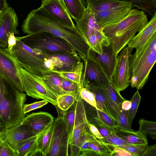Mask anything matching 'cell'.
Listing matches in <instances>:
<instances>
[{"instance_id":"obj_1","label":"cell","mask_w":156,"mask_h":156,"mask_svg":"<svg viewBox=\"0 0 156 156\" xmlns=\"http://www.w3.org/2000/svg\"><path fill=\"white\" fill-rule=\"evenodd\" d=\"M21 27L22 31L27 34L45 32L63 38L81 60L87 57L90 47L77 27L72 28L62 25L41 7L30 12Z\"/></svg>"},{"instance_id":"obj_2","label":"cell","mask_w":156,"mask_h":156,"mask_svg":"<svg viewBox=\"0 0 156 156\" xmlns=\"http://www.w3.org/2000/svg\"><path fill=\"white\" fill-rule=\"evenodd\" d=\"M148 22L144 11L132 9L121 21L102 29L116 55Z\"/></svg>"},{"instance_id":"obj_3","label":"cell","mask_w":156,"mask_h":156,"mask_svg":"<svg viewBox=\"0 0 156 156\" xmlns=\"http://www.w3.org/2000/svg\"><path fill=\"white\" fill-rule=\"evenodd\" d=\"M26 95L0 77V124L3 128L20 123L25 117L23 109Z\"/></svg>"},{"instance_id":"obj_4","label":"cell","mask_w":156,"mask_h":156,"mask_svg":"<svg viewBox=\"0 0 156 156\" xmlns=\"http://www.w3.org/2000/svg\"><path fill=\"white\" fill-rule=\"evenodd\" d=\"M156 61V34L141 49L132 55L130 84L133 88L141 90L149 78Z\"/></svg>"},{"instance_id":"obj_5","label":"cell","mask_w":156,"mask_h":156,"mask_svg":"<svg viewBox=\"0 0 156 156\" xmlns=\"http://www.w3.org/2000/svg\"><path fill=\"white\" fill-rule=\"evenodd\" d=\"M16 37L30 48L48 55L76 52L66 40L48 32H41Z\"/></svg>"},{"instance_id":"obj_6","label":"cell","mask_w":156,"mask_h":156,"mask_svg":"<svg viewBox=\"0 0 156 156\" xmlns=\"http://www.w3.org/2000/svg\"><path fill=\"white\" fill-rule=\"evenodd\" d=\"M76 24L90 48L94 51L101 54L103 47L110 44L108 38L97 22L94 13L88 6L82 18Z\"/></svg>"},{"instance_id":"obj_7","label":"cell","mask_w":156,"mask_h":156,"mask_svg":"<svg viewBox=\"0 0 156 156\" xmlns=\"http://www.w3.org/2000/svg\"><path fill=\"white\" fill-rule=\"evenodd\" d=\"M16 37V44L13 47L11 51L20 67L40 76L48 72L45 62L49 55L30 48Z\"/></svg>"},{"instance_id":"obj_8","label":"cell","mask_w":156,"mask_h":156,"mask_svg":"<svg viewBox=\"0 0 156 156\" xmlns=\"http://www.w3.org/2000/svg\"><path fill=\"white\" fill-rule=\"evenodd\" d=\"M20 73L26 94L37 99L45 100L55 106L58 97L48 88L41 76L32 73L21 67Z\"/></svg>"},{"instance_id":"obj_9","label":"cell","mask_w":156,"mask_h":156,"mask_svg":"<svg viewBox=\"0 0 156 156\" xmlns=\"http://www.w3.org/2000/svg\"><path fill=\"white\" fill-rule=\"evenodd\" d=\"M21 67L11 51L0 47V77L19 91L23 92Z\"/></svg>"},{"instance_id":"obj_10","label":"cell","mask_w":156,"mask_h":156,"mask_svg":"<svg viewBox=\"0 0 156 156\" xmlns=\"http://www.w3.org/2000/svg\"><path fill=\"white\" fill-rule=\"evenodd\" d=\"M133 49L125 47L117 55L116 65L110 81L120 92L129 85L131 78V62Z\"/></svg>"},{"instance_id":"obj_11","label":"cell","mask_w":156,"mask_h":156,"mask_svg":"<svg viewBox=\"0 0 156 156\" xmlns=\"http://www.w3.org/2000/svg\"><path fill=\"white\" fill-rule=\"evenodd\" d=\"M88 123L83 101L80 95L76 101L74 128L72 136L69 140L70 156H80V149L83 136L87 130Z\"/></svg>"},{"instance_id":"obj_12","label":"cell","mask_w":156,"mask_h":156,"mask_svg":"<svg viewBox=\"0 0 156 156\" xmlns=\"http://www.w3.org/2000/svg\"><path fill=\"white\" fill-rule=\"evenodd\" d=\"M53 124V131L47 156H68L69 136L62 117L58 115Z\"/></svg>"},{"instance_id":"obj_13","label":"cell","mask_w":156,"mask_h":156,"mask_svg":"<svg viewBox=\"0 0 156 156\" xmlns=\"http://www.w3.org/2000/svg\"><path fill=\"white\" fill-rule=\"evenodd\" d=\"M84 87L94 94L97 108L105 112L118 123L121 108L111 98L106 86L102 84L99 86L88 85Z\"/></svg>"},{"instance_id":"obj_14","label":"cell","mask_w":156,"mask_h":156,"mask_svg":"<svg viewBox=\"0 0 156 156\" xmlns=\"http://www.w3.org/2000/svg\"><path fill=\"white\" fill-rule=\"evenodd\" d=\"M83 61L81 87L88 85L99 86L105 84L109 80L99 64L87 57Z\"/></svg>"},{"instance_id":"obj_15","label":"cell","mask_w":156,"mask_h":156,"mask_svg":"<svg viewBox=\"0 0 156 156\" xmlns=\"http://www.w3.org/2000/svg\"><path fill=\"white\" fill-rule=\"evenodd\" d=\"M76 52L48 55L45 66L49 72H63L75 69L81 61Z\"/></svg>"},{"instance_id":"obj_16","label":"cell","mask_w":156,"mask_h":156,"mask_svg":"<svg viewBox=\"0 0 156 156\" xmlns=\"http://www.w3.org/2000/svg\"><path fill=\"white\" fill-rule=\"evenodd\" d=\"M18 19L14 9L8 7L2 14L0 23V47L6 48L8 47V41L12 33L19 34L17 30Z\"/></svg>"},{"instance_id":"obj_17","label":"cell","mask_w":156,"mask_h":156,"mask_svg":"<svg viewBox=\"0 0 156 156\" xmlns=\"http://www.w3.org/2000/svg\"><path fill=\"white\" fill-rule=\"evenodd\" d=\"M117 57L110 44L103 47L100 54L90 48L87 56L101 66L109 80L116 65Z\"/></svg>"},{"instance_id":"obj_18","label":"cell","mask_w":156,"mask_h":156,"mask_svg":"<svg viewBox=\"0 0 156 156\" xmlns=\"http://www.w3.org/2000/svg\"><path fill=\"white\" fill-rule=\"evenodd\" d=\"M40 7L62 25L76 28L62 0H42Z\"/></svg>"},{"instance_id":"obj_19","label":"cell","mask_w":156,"mask_h":156,"mask_svg":"<svg viewBox=\"0 0 156 156\" xmlns=\"http://www.w3.org/2000/svg\"><path fill=\"white\" fill-rule=\"evenodd\" d=\"M54 121L53 116L49 113L39 112L25 116L20 123L27 127L34 136L49 127Z\"/></svg>"},{"instance_id":"obj_20","label":"cell","mask_w":156,"mask_h":156,"mask_svg":"<svg viewBox=\"0 0 156 156\" xmlns=\"http://www.w3.org/2000/svg\"><path fill=\"white\" fill-rule=\"evenodd\" d=\"M132 9L131 3L119 6L94 14L97 22L103 29L121 21Z\"/></svg>"},{"instance_id":"obj_21","label":"cell","mask_w":156,"mask_h":156,"mask_svg":"<svg viewBox=\"0 0 156 156\" xmlns=\"http://www.w3.org/2000/svg\"><path fill=\"white\" fill-rule=\"evenodd\" d=\"M1 134L4 141L7 143L16 152L17 147L20 142L34 136L27 127L20 123L6 129L3 128L1 131Z\"/></svg>"},{"instance_id":"obj_22","label":"cell","mask_w":156,"mask_h":156,"mask_svg":"<svg viewBox=\"0 0 156 156\" xmlns=\"http://www.w3.org/2000/svg\"><path fill=\"white\" fill-rule=\"evenodd\" d=\"M156 34V12L150 20L138 33L128 42L127 47L133 50H138L143 47Z\"/></svg>"},{"instance_id":"obj_23","label":"cell","mask_w":156,"mask_h":156,"mask_svg":"<svg viewBox=\"0 0 156 156\" xmlns=\"http://www.w3.org/2000/svg\"><path fill=\"white\" fill-rule=\"evenodd\" d=\"M88 104L87 109H85L89 123L103 125L112 129L119 127L118 123L107 113Z\"/></svg>"},{"instance_id":"obj_24","label":"cell","mask_w":156,"mask_h":156,"mask_svg":"<svg viewBox=\"0 0 156 156\" xmlns=\"http://www.w3.org/2000/svg\"><path fill=\"white\" fill-rule=\"evenodd\" d=\"M48 128L38 134L24 140L20 142L17 147V156L36 155L38 139Z\"/></svg>"},{"instance_id":"obj_25","label":"cell","mask_w":156,"mask_h":156,"mask_svg":"<svg viewBox=\"0 0 156 156\" xmlns=\"http://www.w3.org/2000/svg\"><path fill=\"white\" fill-rule=\"evenodd\" d=\"M114 133L127 143L131 144L147 145V136L139 131H128L119 127L113 128Z\"/></svg>"},{"instance_id":"obj_26","label":"cell","mask_w":156,"mask_h":156,"mask_svg":"<svg viewBox=\"0 0 156 156\" xmlns=\"http://www.w3.org/2000/svg\"><path fill=\"white\" fill-rule=\"evenodd\" d=\"M41 77L48 88L58 97L64 94L62 88V77L58 73L49 72Z\"/></svg>"},{"instance_id":"obj_27","label":"cell","mask_w":156,"mask_h":156,"mask_svg":"<svg viewBox=\"0 0 156 156\" xmlns=\"http://www.w3.org/2000/svg\"><path fill=\"white\" fill-rule=\"evenodd\" d=\"M87 6L94 14L114 7L131 3L119 0H86Z\"/></svg>"},{"instance_id":"obj_28","label":"cell","mask_w":156,"mask_h":156,"mask_svg":"<svg viewBox=\"0 0 156 156\" xmlns=\"http://www.w3.org/2000/svg\"><path fill=\"white\" fill-rule=\"evenodd\" d=\"M71 17L76 22L80 20L86 8L83 0H62Z\"/></svg>"},{"instance_id":"obj_29","label":"cell","mask_w":156,"mask_h":156,"mask_svg":"<svg viewBox=\"0 0 156 156\" xmlns=\"http://www.w3.org/2000/svg\"><path fill=\"white\" fill-rule=\"evenodd\" d=\"M53 128L52 124L39 137L37 144V154L39 153L43 156H47L51 141Z\"/></svg>"},{"instance_id":"obj_30","label":"cell","mask_w":156,"mask_h":156,"mask_svg":"<svg viewBox=\"0 0 156 156\" xmlns=\"http://www.w3.org/2000/svg\"><path fill=\"white\" fill-rule=\"evenodd\" d=\"M76 101L66 111H62L59 109L60 112L59 113L61 114L60 115L62 117L65 123L69 135V140L72 136L73 129L76 115Z\"/></svg>"},{"instance_id":"obj_31","label":"cell","mask_w":156,"mask_h":156,"mask_svg":"<svg viewBox=\"0 0 156 156\" xmlns=\"http://www.w3.org/2000/svg\"><path fill=\"white\" fill-rule=\"evenodd\" d=\"M130 2L132 9L136 7L149 15H154L156 12V0H119Z\"/></svg>"},{"instance_id":"obj_32","label":"cell","mask_w":156,"mask_h":156,"mask_svg":"<svg viewBox=\"0 0 156 156\" xmlns=\"http://www.w3.org/2000/svg\"><path fill=\"white\" fill-rule=\"evenodd\" d=\"M83 68V62L81 61L76 68L73 70L67 71L53 72L58 73L63 77L76 83L81 86V79Z\"/></svg>"},{"instance_id":"obj_33","label":"cell","mask_w":156,"mask_h":156,"mask_svg":"<svg viewBox=\"0 0 156 156\" xmlns=\"http://www.w3.org/2000/svg\"><path fill=\"white\" fill-rule=\"evenodd\" d=\"M138 131L145 135L149 136L153 140L156 139V122L149 121L143 118L139 121Z\"/></svg>"},{"instance_id":"obj_34","label":"cell","mask_w":156,"mask_h":156,"mask_svg":"<svg viewBox=\"0 0 156 156\" xmlns=\"http://www.w3.org/2000/svg\"><path fill=\"white\" fill-rule=\"evenodd\" d=\"M62 77V88L64 94L73 95L77 101L80 95V91L81 87L76 83Z\"/></svg>"},{"instance_id":"obj_35","label":"cell","mask_w":156,"mask_h":156,"mask_svg":"<svg viewBox=\"0 0 156 156\" xmlns=\"http://www.w3.org/2000/svg\"><path fill=\"white\" fill-rule=\"evenodd\" d=\"M76 101L74 97L70 94H63L59 96L57 99V106L62 111L68 109ZM56 107V106H55Z\"/></svg>"},{"instance_id":"obj_36","label":"cell","mask_w":156,"mask_h":156,"mask_svg":"<svg viewBox=\"0 0 156 156\" xmlns=\"http://www.w3.org/2000/svg\"><path fill=\"white\" fill-rule=\"evenodd\" d=\"M141 99L139 90H137L131 99V107L128 111L129 121L130 125L136 115Z\"/></svg>"},{"instance_id":"obj_37","label":"cell","mask_w":156,"mask_h":156,"mask_svg":"<svg viewBox=\"0 0 156 156\" xmlns=\"http://www.w3.org/2000/svg\"><path fill=\"white\" fill-rule=\"evenodd\" d=\"M107 87L110 96L112 101L121 108L122 102L126 99L121 95L111 83L109 80L104 84Z\"/></svg>"},{"instance_id":"obj_38","label":"cell","mask_w":156,"mask_h":156,"mask_svg":"<svg viewBox=\"0 0 156 156\" xmlns=\"http://www.w3.org/2000/svg\"><path fill=\"white\" fill-rule=\"evenodd\" d=\"M105 144L108 145L120 147L129 145V144L120 138L115 133H111L106 137L101 139Z\"/></svg>"},{"instance_id":"obj_39","label":"cell","mask_w":156,"mask_h":156,"mask_svg":"<svg viewBox=\"0 0 156 156\" xmlns=\"http://www.w3.org/2000/svg\"><path fill=\"white\" fill-rule=\"evenodd\" d=\"M80 95L82 99L90 105L97 108V103L94 94L87 88L81 87Z\"/></svg>"},{"instance_id":"obj_40","label":"cell","mask_w":156,"mask_h":156,"mask_svg":"<svg viewBox=\"0 0 156 156\" xmlns=\"http://www.w3.org/2000/svg\"><path fill=\"white\" fill-rule=\"evenodd\" d=\"M146 145H147L130 144L119 147L126 150L132 156H140Z\"/></svg>"},{"instance_id":"obj_41","label":"cell","mask_w":156,"mask_h":156,"mask_svg":"<svg viewBox=\"0 0 156 156\" xmlns=\"http://www.w3.org/2000/svg\"><path fill=\"white\" fill-rule=\"evenodd\" d=\"M118 124L119 127L122 129L130 131L133 130L129 124L128 111H124L121 109Z\"/></svg>"},{"instance_id":"obj_42","label":"cell","mask_w":156,"mask_h":156,"mask_svg":"<svg viewBox=\"0 0 156 156\" xmlns=\"http://www.w3.org/2000/svg\"><path fill=\"white\" fill-rule=\"evenodd\" d=\"M0 156H17L16 151L6 142L0 146Z\"/></svg>"},{"instance_id":"obj_43","label":"cell","mask_w":156,"mask_h":156,"mask_svg":"<svg viewBox=\"0 0 156 156\" xmlns=\"http://www.w3.org/2000/svg\"><path fill=\"white\" fill-rule=\"evenodd\" d=\"M48 103V101H47L43 100L30 104H24L23 107V112L24 113L26 114L31 111L41 108Z\"/></svg>"},{"instance_id":"obj_44","label":"cell","mask_w":156,"mask_h":156,"mask_svg":"<svg viewBox=\"0 0 156 156\" xmlns=\"http://www.w3.org/2000/svg\"><path fill=\"white\" fill-rule=\"evenodd\" d=\"M113 147L110 156H132L130 153L123 148L114 146Z\"/></svg>"},{"instance_id":"obj_45","label":"cell","mask_w":156,"mask_h":156,"mask_svg":"<svg viewBox=\"0 0 156 156\" xmlns=\"http://www.w3.org/2000/svg\"><path fill=\"white\" fill-rule=\"evenodd\" d=\"M94 125L97 128L103 138L106 137L111 133H114L113 129H112L100 124H95Z\"/></svg>"},{"instance_id":"obj_46","label":"cell","mask_w":156,"mask_h":156,"mask_svg":"<svg viewBox=\"0 0 156 156\" xmlns=\"http://www.w3.org/2000/svg\"><path fill=\"white\" fill-rule=\"evenodd\" d=\"M140 156H156V144L146 145Z\"/></svg>"},{"instance_id":"obj_47","label":"cell","mask_w":156,"mask_h":156,"mask_svg":"<svg viewBox=\"0 0 156 156\" xmlns=\"http://www.w3.org/2000/svg\"><path fill=\"white\" fill-rule=\"evenodd\" d=\"M87 127L91 133L95 137L100 139L103 138L97 128L94 125L89 123Z\"/></svg>"},{"instance_id":"obj_48","label":"cell","mask_w":156,"mask_h":156,"mask_svg":"<svg viewBox=\"0 0 156 156\" xmlns=\"http://www.w3.org/2000/svg\"><path fill=\"white\" fill-rule=\"evenodd\" d=\"M14 34L13 33H11L8 39L7 48L10 51H11L13 47L16 44V39Z\"/></svg>"},{"instance_id":"obj_49","label":"cell","mask_w":156,"mask_h":156,"mask_svg":"<svg viewBox=\"0 0 156 156\" xmlns=\"http://www.w3.org/2000/svg\"><path fill=\"white\" fill-rule=\"evenodd\" d=\"M131 101L125 100L122 103L121 109L125 111H128L130 108L131 106Z\"/></svg>"},{"instance_id":"obj_50","label":"cell","mask_w":156,"mask_h":156,"mask_svg":"<svg viewBox=\"0 0 156 156\" xmlns=\"http://www.w3.org/2000/svg\"><path fill=\"white\" fill-rule=\"evenodd\" d=\"M8 7L6 0H0V12H2Z\"/></svg>"},{"instance_id":"obj_51","label":"cell","mask_w":156,"mask_h":156,"mask_svg":"<svg viewBox=\"0 0 156 156\" xmlns=\"http://www.w3.org/2000/svg\"><path fill=\"white\" fill-rule=\"evenodd\" d=\"M3 128L2 127L1 125L0 124V146L4 142L1 134V131Z\"/></svg>"},{"instance_id":"obj_52","label":"cell","mask_w":156,"mask_h":156,"mask_svg":"<svg viewBox=\"0 0 156 156\" xmlns=\"http://www.w3.org/2000/svg\"><path fill=\"white\" fill-rule=\"evenodd\" d=\"M2 12H0V23L1 20V17Z\"/></svg>"}]
</instances>
